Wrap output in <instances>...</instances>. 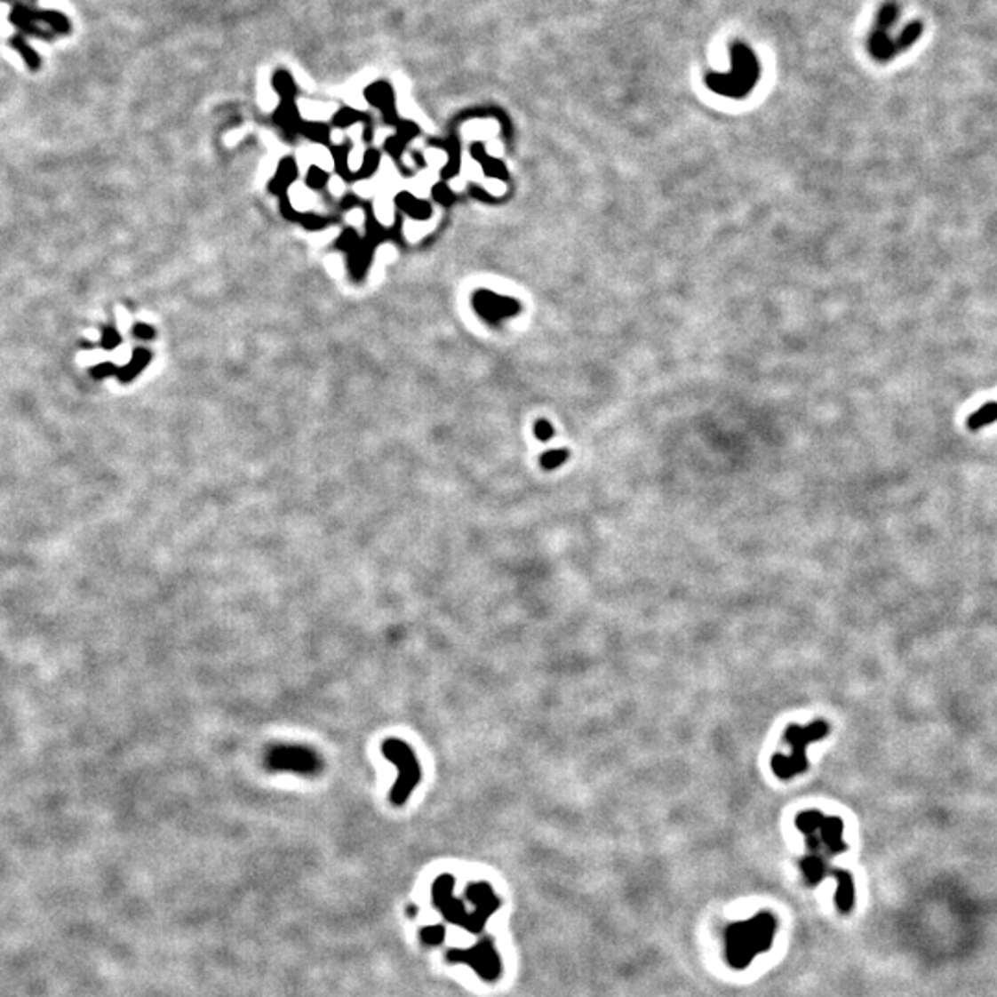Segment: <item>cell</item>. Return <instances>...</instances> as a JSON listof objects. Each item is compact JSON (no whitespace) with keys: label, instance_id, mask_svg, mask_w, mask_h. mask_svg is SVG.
<instances>
[{"label":"cell","instance_id":"obj_10","mask_svg":"<svg viewBox=\"0 0 997 997\" xmlns=\"http://www.w3.org/2000/svg\"><path fill=\"white\" fill-rule=\"evenodd\" d=\"M993 421H997V403H986V405H983L979 411H976L966 419V425L969 431H979L983 427L992 425Z\"/></svg>","mask_w":997,"mask_h":997},{"label":"cell","instance_id":"obj_16","mask_svg":"<svg viewBox=\"0 0 997 997\" xmlns=\"http://www.w3.org/2000/svg\"><path fill=\"white\" fill-rule=\"evenodd\" d=\"M377 166H379V154H377V152H370V154L366 156L364 166L361 169V176H363V178L371 176V174L377 171Z\"/></svg>","mask_w":997,"mask_h":997},{"label":"cell","instance_id":"obj_6","mask_svg":"<svg viewBox=\"0 0 997 997\" xmlns=\"http://www.w3.org/2000/svg\"><path fill=\"white\" fill-rule=\"evenodd\" d=\"M464 961H467L475 969H477L484 979H497L498 973H501V961H498V955L493 949L491 942L486 940L483 944H479L471 952H467V955H462Z\"/></svg>","mask_w":997,"mask_h":997},{"label":"cell","instance_id":"obj_12","mask_svg":"<svg viewBox=\"0 0 997 997\" xmlns=\"http://www.w3.org/2000/svg\"><path fill=\"white\" fill-rule=\"evenodd\" d=\"M397 203L403 211H407L409 215H412V217H427V215H429V205L421 203L419 200L412 198L411 195H401L397 198Z\"/></svg>","mask_w":997,"mask_h":997},{"label":"cell","instance_id":"obj_17","mask_svg":"<svg viewBox=\"0 0 997 997\" xmlns=\"http://www.w3.org/2000/svg\"><path fill=\"white\" fill-rule=\"evenodd\" d=\"M536 436L543 442L549 440L553 436V427L547 421H539L538 427H536Z\"/></svg>","mask_w":997,"mask_h":997},{"label":"cell","instance_id":"obj_3","mask_svg":"<svg viewBox=\"0 0 997 997\" xmlns=\"http://www.w3.org/2000/svg\"><path fill=\"white\" fill-rule=\"evenodd\" d=\"M796 827L802 831L810 853L839 856L848 849L842 839L844 824L839 817H826L817 810H810L796 817Z\"/></svg>","mask_w":997,"mask_h":997},{"label":"cell","instance_id":"obj_19","mask_svg":"<svg viewBox=\"0 0 997 997\" xmlns=\"http://www.w3.org/2000/svg\"><path fill=\"white\" fill-rule=\"evenodd\" d=\"M116 344H118L116 331H113V329L106 331V337H104V346H106V349H111V347H115Z\"/></svg>","mask_w":997,"mask_h":997},{"label":"cell","instance_id":"obj_11","mask_svg":"<svg viewBox=\"0 0 997 997\" xmlns=\"http://www.w3.org/2000/svg\"><path fill=\"white\" fill-rule=\"evenodd\" d=\"M298 176V169H296V163L292 159H284L279 166L277 176L272 181V191L274 193H283L284 188H287Z\"/></svg>","mask_w":997,"mask_h":997},{"label":"cell","instance_id":"obj_5","mask_svg":"<svg viewBox=\"0 0 997 997\" xmlns=\"http://www.w3.org/2000/svg\"><path fill=\"white\" fill-rule=\"evenodd\" d=\"M265 765L268 770L298 772L303 776H316L323 767L320 754L303 745H275L268 748Z\"/></svg>","mask_w":997,"mask_h":997},{"label":"cell","instance_id":"obj_2","mask_svg":"<svg viewBox=\"0 0 997 997\" xmlns=\"http://www.w3.org/2000/svg\"><path fill=\"white\" fill-rule=\"evenodd\" d=\"M827 733H829V724L826 721H815L810 726H796V724L789 726L786 735H783V741L791 746V754L789 755L776 754L770 762L772 772L779 779H791L805 772L810 769V762H807V746L827 738Z\"/></svg>","mask_w":997,"mask_h":997},{"label":"cell","instance_id":"obj_18","mask_svg":"<svg viewBox=\"0 0 997 997\" xmlns=\"http://www.w3.org/2000/svg\"><path fill=\"white\" fill-rule=\"evenodd\" d=\"M133 332H135V337H137V339H145V340L154 339V331H152L148 325H137V327L133 329Z\"/></svg>","mask_w":997,"mask_h":997},{"label":"cell","instance_id":"obj_14","mask_svg":"<svg viewBox=\"0 0 997 997\" xmlns=\"http://www.w3.org/2000/svg\"><path fill=\"white\" fill-rule=\"evenodd\" d=\"M569 457V453L565 449H556V451H549V453H545L541 457V466L545 469H554L558 466H562V462H565Z\"/></svg>","mask_w":997,"mask_h":997},{"label":"cell","instance_id":"obj_15","mask_svg":"<svg viewBox=\"0 0 997 997\" xmlns=\"http://www.w3.org/2000/svg\"><path fill=\"white\" fill-rule=\"evenodd\" d=\"M307 183H308V187H313V188H322L327 183V174L322 169H316V166H315V169H311L307 174Z\"/></svg>","mask_w":997,"mask_h":997},{"label":"cell","instance_id":"obj_7","mask_svg":"<svg viewBox=\"0 0 997 997\" xmlns=\"http://www.w3.org/2000/svg\"><path fill=\"white\" fill-rule=\"evenodd\" d=\"M833 877L837 880V892H835V904L842 914H849L856 905V885H853V877L846 870H835Z\"/></svg>","mask_w":997,"mask_h":997},{"label":"cell","instance_id":"obj_1","mask_svg":"<svg viewBox=\"0 0 997 997\" xmlns=\"http://www.w3.org/2000/svg\"><path fill=\"white\" fill-rule=\"evenodd\" d=\"M778 929L776 918L762 913L748 921L731 923L726 929V961L735 969H745L755 955L767 952Z\"/></svg>","mask_w":997,"mask_h":997},{"label":"cell","instance_id":"obj_9","mask_svg":"<svg viewBox=\"0 0 997 997\" xmlns=\"http://www.w3.org/2000/svg\"><path fill=\"white\" fill-rule=\"evenodd\" d=\"M475 301H477L479 313H483L486 318H501V316H506L508 313H512V305H510L512 301L503 299L498 296H493V294H488V292L479 294Z\"/></svg>","mask_w":997,"mask_h":997},{"label":"cell","instance_id":"obj_8","mask_svg":"<svg viewBox=\"0 0 997 997\" xmlns=\"http://www.w3.org/2000/svg\"><path fill=\"white\" fill-rule=\"evenodd\" d=\"M800 870L805 877L807 885H811V887L822 883L826 880L827 872H829L824 856H818V853H810V856L803 857L800 861Z\"/></svg>","mask_w":997,"mask_h":997},{"label":"cell","instance_id":"obj_13","mask_svg":"<svg viewBox=\"0 0 997 997\" xmlns=\"http://www.w3.org/2000/svg\"><path fill=\"white\" fill-rule=\"evenodd\" d=\"M148 361H150V353H148V351H137V353L133 355L132 363L124 368L123 379H128V381H130V379H132L133 375H137L142 368H145V366L148 364Z\"/></svg>","mask_w":997,"mask_h":997},{"label":"cell","instance_id":"obj_4","mask_svg":"<svg viewBox=\"0 0 997 997\" xmlns=\"http://www.w3.org/2000/svg\"><path fill=\"white\" fill-rule=\"evenodd\" d=\"M383 755L388 759L392 765L397 767L399 778L395 779L394 787L390 791V802L394 805L407 803L412 791L421 781V767L418 763V757L412 748L401 739H387L381 746Z\"/></svg>","mask_w":997,"mask_h":997}]
</instances>
